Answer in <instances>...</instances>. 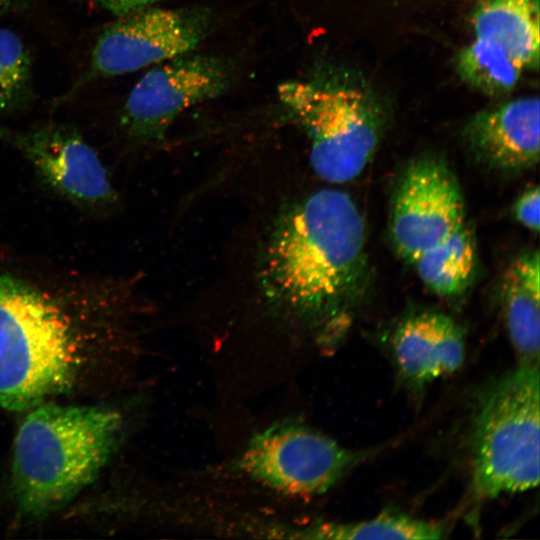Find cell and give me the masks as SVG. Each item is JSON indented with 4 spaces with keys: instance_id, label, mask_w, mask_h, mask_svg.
I'll return each instance as SVG.
<instances>
[{
    "instance_id": "6da1fadb",
    "label": "cell",
    "mask_w": 540,
    "mask_h": 540,
    "mask_svg": "<svg viewBox=\"0 0 540 540\" xmlns=\"http://www.w3.org/2000/svg\"><path fill=\"white\" fill-rule=\"evenodd\" d=\"M132 278L0 253V407L10 412L100 388L142 310Z\"/></svg>"
},
{
    "instance_id": "7a4b0ae2",
    "label": "cell",
    "mask_w": 540,
    "mask_h": 540,
    "mask_svg": "<svg viewBox=\"0 0 540 540\" xmlns=\"http://www.w3.org/2000/svg\"><path fill=\"white\" fill-rule=\"evenodd\" d=\"M365 224L345 192L323 189L276 220L260 264L268 306L328 335L355 304L367 270Z\"/></svg>"
},
{
    "instance_id": "3957f363",
    "label": "cell",
    "mask_w": 540,
    "mask_h": 540,
    "mask_svg": "<svg viewBox=\"0 0 540 540\" xmlns=\"http://www.w3.org/2000/svg\"><path fill=\"white\" fill-rule=\"evenodd\" d=\"M17 429L12 490L20 513L39 518L70 502L99 476L120 441L123 417L91 404H39Z\"/></svg>"
},
{
    "instance_id": "277c9868",
    "label": "cell",
    "mask_w": 540,
    "mask_h": 540,
    "mask_svg": "<svg viewBox=\"0 0 540 540\" xmlns=\"http://www.w3.org/2000/svg\"><path fill=\"white\" fill-rule=\"evenodd\" d=\"M539 366L518 365L478 395L471 429L472 489L479 499L539 483Z\"/></svg>"
},
{
    "instance_id": "5b68a950",
    "label": "cell",
    "mask_w": 540,
    "mask_h": 540,
    "mask_svg": "<svg viewBox=\"0 0 540 540\" xmlns=\"http://www.w3.org/2000/svg\"><path fill=\"white\" fill-rule=\"evenodd\" d=\"M283 106L310 139V163L323 180L341 184L358 177L372 159L381 134L380 115L361 91L286 81L277 88Z\"/></svg>"
},
{
    "instance_id": "8992f818",
    "label": "cell",
    "mask_w": 540,
    "mask_h": 540,
    "mask_svg": "<svg viewBox=\"0 0 540 540\" xmlns=\"http://www.w3.org/2000/svg\"><path fill=\"white\" fill-rule=\"evenodd\" d=\"M368 455L300 422L284 420L253 436L236 467L277 492L311 496L331 489Z\"/></svg>"
},
{
    "instance_id": "52a82bcc",
    "label": "cell",
    "mask_w": 540,
    "mask_h": 540,
    "mask_svg": "<svg viewBox=\"0 0 540 540\" xmlns=\"http://www.w3.org/2000/svg\"><path fill=\"white\" fill-rule=\"evenodd\" d=\"M209 25L210 13L203 8L151 5L117 16L98 35L86 72L62 99L67 100L94 80L189 54L205 38Z\"/></svg>"
},
{
    "instance_id": "ba28073f",
    "label": "cell",
    "mask_w": 540,
    "mask_h": 540,
    "mask_svg": "<svg viewBox=\"0 0 540 540\" xmlns=\"http://www.w3.org/2000/svg\"><path fill=\"white\" fill-rule=\"evenodd\" d=\"M0 141L17 150L41 183L74 207L102 215L118 204L107 168L76 128L56 123L28 129L0 126Z\"/></svg>"
},
{
    "instance_id": "9c48e42d",
    "label": "cell",
    "mask_w": 540,
    "mask_h": 540,
    "mask_svg": "<svg viewBox=\"0 0 540 540\" xmlns=\"http://www.w3.org/2000/svg\"><path fill=\"white\" fill-rule=\"evenodd\" d=\"M466 224L456 176L437 156H420L400 175L391 202L389 232L397 253L413 262Z\"/></svg>"
},
{
    "instance_id": "30bf717a",
    "label": "cell",
    "mask_w": 540,
    "mask_h": 540,
    "mask_svg": "<svg viewBox=\"0 0 540 540\" xmlns=\"http://www.w3.org/2000/svg\"><path fill=\"white\" fill-rule=\"evenodd\" d=\"M229 79L224 63L208 56L185 54L159 63L129 93L120 124L133 140H157L183 111L223 93Z\"/></svg>"
},
{
    "instance_id": "8fae6325",
    "label": "cell",
    "mask_w": 540,
    "mask_h": 540,
    "mask_svg": "<svg viewBox=\"0 0 540 540\" xmlns=\"http://www.w3.org/2000/svg\"><path fill=\"white\" fill-rule=\"evenodd\" d=\"M388 352L397 376L412 390L451 375L463 364L465 336L448 315L422 311L401 319L388 340Z\"/></svg>"
},
{
    "instance_id": "7c38bea8",
    "label": "cell",
    "mask_w": 540,
    "mask_h": 540,
    "mask_svg": "<svg viewBox=\"0 0 540 540\" xmlns=\"http://www.w3.org/2000/svg\"><path fill=\"white\" fill-rule=\"evenodd\" d=\"M539 99L504 102L473 116L464 129L470 150L501 172H520L539 161Z\"/></svg>"
},
{
    "instance_id": "4fadbf2b",
    "label": "cell",
    "mask_w": 540,
    "mask_h": 540,
    "mask_svg": "<svg viewBox=\"0 0 540 540\" xmlns=\"http://www.w3.org/2000/svg\"><path fill=\"white\" fill-rule=\"evenodd\" d=\"M539 252L518 256L502 281V307L518 365L539 366L540 265Z\"/></svg>"
},
{
    "instance_id": "5bb4252c",
    "label": "cell",
    "mask_w": 540,
    "mask_h": 540,
    "mask_svg": "<svg viewBox=\"0 0 540 540\" xmlns=\"http://www.w3.org/2000/svg\"><path fill=\"white\" fill-rule=\"evenodd\" d=\"M474 38L487 40L523 70L539 64V0H481L472 15Z\"/></svg>"
},
{
    "instance_id": "9a60e30c",
    "label": "cell",
    "mask_w": 540,
    "mask_h": 540,
    "mask_svg": "<svg viewBox=\"0 0 540 540\" xmlns=\"http://www.w3.org/2000/svg\"><path fill=\"white\" fill-rule=\"evenodd\" d=\"M476 262L474 236L466 223L447 239L423 252L413 265L430 291L441 297H455L472 282Z\"/></svg>"
},
{
    "instance_id": "2e32d148",
    "label": "cell",
    "mask_w": 540,
    "mask_h": 540,
    "mask_svg": "<svg viewBox=\"0 0 540 540\" xmlns=\"http://www.w3.org/2000/svg\"><path fill=\"white\" fill-rule=\"evenodd\" d=\"M299 532L297 537L318 540H416L443 538L445 527L441 523L415 518L403 513L385 512L375 518L362 521L314 524Z\"/></svg>"
},
{
    "instance_id": "e0dca14e",
    "label": "cell",
    "mask_w": 540,
    "mask_h": 540,
    "mask_svg": "<svg viewBox=\"0 0 540 540\" xmlns=\"http://www.w3.org/2000/svg\"><path fill=\"white\" fill-rule=\"evenodd\" d=\"M457 69L466 83L489 96L511 92L523 72L499 47L479 38H474L461 50Z\"/></svg>"
},
{
    "instance_id": "ac0fdd59",
    "label": "cell",
    "mask_w": 540,
    "mask_h": 540,
    "mask_svg": "<svg viewBox=\"0 0 540 540\" xmlns=\"http://www.w3.org/2000/svg\"><path fill=\"white\" fill-rule=\"evenodd\" d=\"M32 96L30 52L19 35L0 27V115L27 107Z\"/></svg>"
},
{
    "instance_id": "d6986e66",
    "label": "cell",
    "mask_w": 540,
    "mask_h": 540,
    "mask_svg": "<svg viewBox=\"0 0 540 540\" xmlns=\"http://www.w3.org/2000/svg\"><path fill=\"white\" fill-rule=\"evenodd\" d=\"M540 194L539 187L528 188L516 200L513 208L518 222L531 231L538 232L540 227Z\"/></svg>"
},
{
    "instance_id": "ffe728a7",
    "label": "cell",
    "mask_w": 540,
    "mask_h": 540,
    "mask_svg": "<svg viewBox=\"0 0 540 540\" xmlns=\"http://www.w3.org/2000/svg\"><path fill=\"white\" fill-rule=\"evenodd\" d=\"M90 3L96 4L99 7L113 13L114 15L121 16L129 12L141 9L147 6H151L161 0H86Z\"/></svg>"
},
{
    "instance_id": "44dd1931",
    "label": "cell",
    "mask_w": 540,
    "mask_h": 540,
    "mask_svg": "<svg viewBox=\"0 0 540 540\" xmlns=\"http://www.w3.org/2000/svg\"><path fill=\"white\" fill-rule=\"evenodd\" d=\"M26 0H0V8H10L24 3Z\"/></svg>"
}]
</instances>
